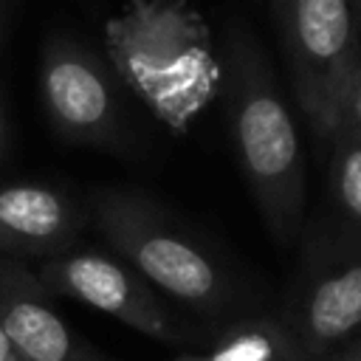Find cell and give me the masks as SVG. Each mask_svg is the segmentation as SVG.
I'll use <instances>...</instances> for the list:
<instances>
[{
  "label": "cell",
  "mask_w": 361,
  "mask_h": 361,
  "mask_svg": "<svg viewBox=\"0 0 361 361\" xmlns=\"http://www.w3.org/2000/svg\"><path fill=\"white\" fill-rule=\"evenodd\" d=\"M118 79L172 133L186 135L223 87L214 34L192 0H127L104 20Z\"/></svg>",
  "instance_id": "obj_1"
},
{
  "label": "cell",
  "mask_w": 361,
  "mask_h": 361,
  "mask_svg": "<svg viewBox=\"0 0 361 361\" xmlns=\"http://www.w3.org/2000/svg\"><path fill=\"white\" fill-rule=\"evenodd\" d=\"M220 96L228 113L234 152L251 197L279 243H290L305 217L307 175L293 116L257 37L234 25L223 54Z\"/></svg>",
  "instance_id": "obj_2"
},
{
  "label": "cell",
  "mask_w": 361,
  "mask_h": 361,
  "mask_svg": "<svg viewBox=\"0 0 361 361\" xmlns=\"http://www.w3.org/2000/svg\"><path fill=\"white\" fill-rule=\"evenodd\" d=\"M90 214L110 248L152 288L206 316L231 307L237 296L231 274L147 195L102 189L93 195Z\"/></svg>",
  "instance_id": "obj_3"
},
{
  "label": "cell",
  "mask_w": 361,
  "mask_h": 361,
  "mask_svg": "<svg viewBox=\"0 0 361 361\" xmlns=\"http://www.w3.org/2000/svg\"><path fill=\"white\" fill-rule=\"evenodd\" d=\"M293 96L324 141L361 79V34L347 0H274Z\"/></svg>",
  "instance_id": "obj_4"
},
{
  "label": "cell",
  "mask_w": 361,
  "mask_h": 361,
  "mask_svg": "<svg viewBox=\"0 0 361 361\" xmlns=\"http://www.w3.org/2000/svg\"><path fill=\"white\" fill-rule=\"evenodd\" d=\"M279 316L310 361L361 338V240L336 223L313 231Z\"/></svg>",
  "instance_id": "obj_5"
},
{
  "label": "cell",
  "mask_w": 361,
  "mask_h": 361,
  "mask_svg": "<svg viewBox=\"0 0 361 361\" xmlns=\"http://www.w3.org/2000/svg\"><path fill=\"white\" fill-rule=\"evenodd\" d=\"M39 93L54 130L76 144H113L121 104L104 62L79 39L54 34L39 51Z\"/></svg>",
  "instance_id": "obj_6"
},
{
  "label": "cell",
  "mask_w": 361,
  "mask_h": 361,
  "mask_svg": "<svg viewBox=\"0 0 361 361\" xmlns=\"http://www.w3.org/2000/svg\"><path fill=\"white\" fill-rule=\"evenodd\" d=\"M37 279L48 293L79 299L149 338L166 344H178L183 338L152 285L118 257L102 251L59 254L37 268Z\"/></svg>",
  "instance_id": "obj_7"
},
{
  "label": "cell",
  "mask_w": 361,
  "mask_h": 361,
  "mask_svg": "<svg viewBox=\"0 0 361 361\" xmlns=\"http://www.w3.org/2000/svg\"><path fill=\"white\" fill-rule=\"evenodd\" d=\"M0 330L20 361H93L56 316L48 290L20 259L0 257Z\"/></svg>",
  "instance_id": "obj_8"
},
{
  "label": "cell",
  "mask_w": 361,
  "mask_h": 361,
  "mask_svg": "<svg viewBox=\"0 0 361 361\" xmlns=\"http://www.w3.org/2000/svg\"><path fill=\"white\" fill-rule=\"evenodd\" d=\"M82 214L68 195L42 183L0 186V251L8 257H59L79 234Z\"/></svg>",
  "instance_id": "obj_9"
},
{
  "label": "cell",
  "mask_w": 361,
  "mask_h": 361,
  "mask_svg": "<svg viewBox=\"0 0 361 361\" xmlns=\"http://www.w3.org/2000/svg\"><path fill=\"white\" fill-rule=\"evenodd\" d=\"M203 361H310L299 347L282 316H243L228 322L206 353Z\"/></svg>",
  "instance_id": "obj_10"
},
{
  "label": "cell",
  "mask_w": 361,
  "mask_h": 361,
  "mask_svg": "<svg viewBox=\"0 0 361 361\" xmlns=\"http://www.w3.org/2000/svg\"><path fill=\"white\" fill-rule=\"evenodd\" d=\"M327 144V189L336 209V226L361 240V133L341 118Z\"/></svg>",
  "instance_id": "obj_11"
},
{
  "label": "cell",
  "mask_w": 361,
  "mask_h": 361,
  "mask_svg": "<svg viewBox=\"0 0 361 361\" xmlns=\"http://www.w3.org/2000/svg\"><path fill=\"white\" fill-rule=\"evenodd\" d=\"M313 361H361V338L347 341V344H341V347H336L327 355H319Z\"/></svg>",
  "instance_id": "obj_12"
},
{
  "label": "cell",
  "mask_w": 361,
  "mask_h": 361,
  "mask_svg": "<svg viewBox=\"0 0 361 361\" xmlns=\"http://www.w3.org/2000/svg\"><path fill=\"white\" fill-rule=\"evenodd\" d=\"M344 118L361 133V79L355 82L353 93H350V102H347V110H344Z\"/></svg>",
  "instance_id": "obj_13"
},
{
  "label": "cell",
  "mask_w": 361,
  "mask_h": 361,
  "mask_svg": "<svg viewBox=\"0 0 361 361\" xmlns=\"http://www.w3.org/2000/svg\"><path fill=\"white\" fill-rule=\"evenodd\" d=\"M6 135H8V118H6V104L0 99V152L6 147Z\"/></svg>",
  "instance_id": "obj_14"
},
{
  "label": "cell",
  "mask_w": 361,
  "mask_h": 361,
  "mask_svg": "<svg viewBox=\"0 0 361 361\" xmlns=\"http://www.w3.org/2000/svg\"><path fill=\"white\" fill-rule=\"evenodd\" d=\"M8 358H17L14 355V350H11V344H8V338L3 336V330H0V361H8Z\"/></svg>",
  "instance_id": "obj_15"
},
{
  "label": "cell",
  "mask_w": 361,
  "mask_h": 361,
  "mask_svg": "<svg viewBox=\"0 0 361 361\" xmlns=\"http://www.w3.org/2000/svg\"><path fill=\"white\" fill-rule=\"evenodd\" d=\"M93 361H104V358H93ZM172 361H203V358L197 353V355H183V358H172Z\"/></svg>",
  "instance_id": "obj_16"
},
{
  "label": "cell",
  "mask_w": 361,
  "mask_h": 361,
  "mask_svg": "<svg viewBox=\"0 0 361 361\" xmlns=\"http://www.w3.org/2000/svg\"><path fill=\"white\" fill-rule=\"evenodd\" d=\"M8 361H20V358H8Z\"/></svg>",
  "instance_id": "obj_17"
},
{
  "label": "cell",
  "mask_w": 361,
  "mask_h": 361,
  "mask_svg": "<svg viewBox=\"0 0 361 361\" xmlns=\"http://www.w3.org/2000/svg\"><path fill=\"white\" fill-rule=\"evenodd\" d=\"M0 23H3V11H0Z\"/></svg>",
  "instance_id": "obj_18"
}]
</instances>
